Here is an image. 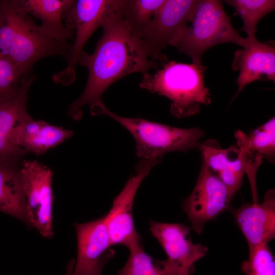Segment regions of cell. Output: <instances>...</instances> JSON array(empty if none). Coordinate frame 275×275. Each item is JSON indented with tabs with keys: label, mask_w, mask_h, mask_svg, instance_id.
Returning a JSON list of instances; mask_svg holds the SVG:
<instances>
[{
	"label": "cell",
	"mask_w": 275,
	"mask_h": 275,
	"mask_svg": "<svg viewBox=\"0 0 275 275\" xmlns=\"http://www.w3.org/2000/svg\"><path fill=\"white\" fill-rule=\"evenodd\" d=\"M150 231L159 242L168 259L177 267L179 275H189L194 264L204 257L208 248L191 239L190 227L178 223H160L150 219Z\"/></svg>",
	"instance_id": "7c38bea8"
},
{
	"label": "cell",
	"mask_w": 275,
	"mask_h": 275,
	"mask_svg": "<svg viewBox=\"0 0 275 275\" xmlns=\"http://www.w3.org/2000/svg\"><path fill=\"white\" fill-rule=\"evenodd\" d=\"M245 141L258 155L273 163L275 160V118L252 130L249 134H244Z\"/></svg>",
	"instance_id": "cb8c5ba5"
},
{
	"label": "cell",
	"mask_w": 275,
	"mask_h": 275,
	"mask_svg": "<svg viewBox=\"0 0 275 275\" xmlns=\"http://www.w3.org/2000/svg\"><path fill=\"white\" fill-rule=\"evenodd\" d=\"M73 135L72 131L33 119L16 125L10 131L11 143L28 153L39 155L60 145Z\"/></svg>",
	"instance_id": "9a60e30c"
},
{
	"label": "cell",
	"mask_w": 275,
	"mask_h": 275,
	"mask_svg": "<svg viewBox=\"0 0 275 275\" xmlns=\"http://www.w3.org/2000/svg\"><path fill=\"white\" fill-rule=\"evenodd\" d=\"M25 201V223L46 238L53 235L51 169L37 160H23L20 166Z\"/></svg>",
	"instance_id": "52a82bcc"
},
{
	"label": "cell",
	"mask_w": 275,
	"mask_h": 275,
	"mask_svg": "<svg viewBox=\"0 0 275 275\" xmlns=\"http://www.w3.org/2000/svg\"><path fill=\"white\" fill-rule=\"evenodd\" d=\"M71 45L52 38L37 25L21 0H0V57L26 74L35 63L57 56L67 58Z\"/></svg>",
	"instance_id": "7a4b0ae2"
},
{
	"label": "cell",
	"mask_w": 275,
	"mask_h": 275,
	"mask_svg": "<svg viewBox=\"0 0 275 275\" xmlns=\"http://www.w3.org/2000/svg\"><path fill=\"white\" fill-rule=\"evenodd\" d=\"M202 153V159L209 169L216 175L236 170L243 167V162L237 146L223 149L216 140L209 139L201 142L198 147Z\"/></svg>",
	"instance_id": "ffe728a7"
},
{
	"label": "cell",
	"mask_w": 275,
	"mask_h": 275,
	"mask_svg": "<svg viewBox=\"0 0 275 275\" xmlns=\"http://www.w3.org/2000/svg\"><path fill=\"white\" fill-rule=\"evenodd\" d=\"M248 246L268 243L275 238V190L270 189L261 203H244L229 210Z\"/></svg>",
	"instance_id": "4fadbf2b"
},
{
	"label": "cell",
	"mask_w": 275,
	"mask_h": 275,
	"mask_svg": "<svg viewBox=\"0 0 275 275\" xmlns=\"http://www.w3.org/2000/svg\"><path fill=\"white\" fill-rule=\"evenodd\" d=\"M249 258L241 265L245 275H275L274 256L268 244L248 246Z\"/></svg>",
	"instance_id": "d4e9b609"
},
{
	"label": "cell",
	"mask_w": 275,
	"mask_h": 275,
	"mask_svg": "<svg viewBox=\"0 0 275 275\" xmlns=\"http://www.w3.org/2000/svg\"><path fill=\"white\" fill-rule=\"evenodd\" d=\"M101 27L102 34L94 52L82 51L78 59L77 64L87 68L89 74L82 93L67 112L75 121L81 119L82 108L87 105L93 116L99 115L104 106L103 94L116 81L133 73H149L159 65L147 55L140 38L127 26L122 9L108 18Z\"/></svg>",
	"instance_id": "6da1fadb"
},
{
	"label": "cell",
	"mask_w": 275,
	"mask_h": 275,
	"mask_svg": "<svg viewBox=\"0 0 275 275\" xmlns=\"http://www.w3.org/2000/svg\"><path fill=\"white\" fill-rule=\"evenodd\" d=\"M35 76L34 73H24L16 65L0 57V105L16 99L26 82Z\"/></svg>",
	"instance_id": "603a6c76"
},
{
	"label": "cell",
	"mask_w": 275,
	"mask_h": 275,
	"mask_svg": "<svg viewBox=\"0 0 275 275\" xmlns=\"http://www.w3.org/2000/svg\"><path fill=\"white\" fill-rule=\"evenodd\" d=\"M88 275H102V272H95V273L89 274Z\"/></svg>",
	"instance_id": "83f0119b"
},
{
	"label": "cell",
	"mask_w": 275,
	"mask_h": 275,
	"mask_svg": "<svg viewBox=\"0 0 275 275\" xmlns=\"http://www.w3.org/2000/svg\"><path fill=\"white\" fill-rule=\"evenodd\" d=\"M161 159H142L135 166L133 174L120 193L114 199L113 205L104 215L112 245H122L129 248L141 242L136 230L132 210L136 191L151 170Z\"/></svg>",
	"instance_id": "30bf717a"
},
{
	"label": "cell",
	"mask_w": 275,
	"mask_h": 275,
	"mask_svg": "<svg viewBox=\"0 0 275 275\" xmlns=\"http://www.w3.org/2000/svg\"><path fill=\"white\" fill-rule=\"evenodd\" d=\"M166 0H124L123 18L139 38Z\"/></svg>",
	"instance_id": "44dd1931"
},
{
	"label": "cell",
	"mask_w": 275,
	"mask_h": 275,
	"mask_svg": "<svg viewBox=\"0 0 275 275\" xmlns=\"http://www.w3.org/2000/svg\"><path fill=\"white\" fill-rule=\"evenodd\" d=\"M237 147L239 149L244 164L245 174L249 180L252 201L254 203H259L256 183V175L258 168L261 165L263 158L252 151L246 144L244 133L237 130L234 134Z\"/></svg>",
	"instance_id": "484cf974"
},
{
	"label": "cell",
	"mask_w": 275,
	"mask_h": 275,
	"mask_svg": "<svg viewBox=\"0 0 275 275\" xmlns=\"http://www.w3.org/2000/svg\"><path fill=\"white\" fill-rule=\"evenodd\" d=\"M30 14L40 19L43 31L62 43L73 40L74 31L67 29L62 19L72 6L74 0H21Z\"/></svg>",
	"instance_id": "e0dca14e"
},
{
	"label": "cell",
	"mask_w": 275,
	"mask_h": 275,
	"mask_svg": "<svg viewBox=\"0 0 275 275\" xmlns=\"http://www.w3.org/2000/svg\"><path fill=\"white\" fill-rule=\"evenodd\" d=\"M75 260L72 259L67 264V271L66 275H72V272L74 269Z\"/></svg>",
	"instance_id": "4316f807"
},
{
	"label": "cell",
	"mask_w": 275,
	"mask_h": 275,
	"mask_svg": "<svg viewBox=\"0 0 275 275\" xmlns=\"http://www.w3.org/2000/svg\"><path fill=\"white\" fill-rule=\"evenodd\" d=\"M21 163L0 161V211L25 223Z\"/></svg>",
	"instance_id": "ac0fdd59"
},
{
	"label": "cell",
	"mask_w": 275,
	"mask_h": 275,
	"mask_svg": "<svg viewBox=\"0 0 275 275\" xmlns=\"http://www.w3.org/2000/svg\"><path fill=\"white\" fill-rule=\"evenodd\" d=\"M189 23L174 47L189 56L196 64L202 65L203 54L215 45L232 43L245 48L258 41L239 35L221 1L198 0Z\"/></svg>",
	"instance_id": "277c9868"
},
{
	"label": "cell",
	"mask_w": 275,
	"mask_h": 275,
	"mask_svg": "<svg viewBox=\"0 0 275 275\" xmlns=\"http://www.w3.org/2000/svg\"><path fill=\"white\" fill-rule=\"evenodd\" d=\"M232 67L239 72L236 95L255 81L266 79L274 81V47L258 40L248 47L236 50Z\"/></svg>",
	"instance_id": "5bb4252c"
},
{
	"label": "cell",
	"mask_w": 275,
	"mask_h": 275,
	"mask_svg": "<svg viewBox=\"0 0 275 275\" xmlns=\"http://www.w3.org/2000/svg\"><path fill=\"white\" fill-rule=\"evenodd\" d=\"M233 198L202 159L196 185L182 203L183 210L191 224V230L201 235L207 222L215 220L221 213L230 210Z\"/></svg>",
	"instance_id": "9c48e42d"
},
{
	"label": "cell",
	"mask_w": 275,
	"mask_h": 275,
	"mask_svg": "<svg viewBox=\"0 0 275 275\" xmlns=\"http://www.w3.org/2000/svg\"><path fill=\"white\" fill-rule=\"evenodd\" d=\"M77 256L72 275H88L102 272L105 263L115 254L104 215L82 224H75Z\"/></svg>",
	"instance_id": "8fae6325"
},
{
	"label": "cell",
	"mask_w": 275,
	"mask_h": 275,
	"mask_svg": "<svg viewBox=\"0 0 275 275\" xmlns=\"http://www.w3.org/2000/svg\"><path fill=\"white\" fill-rule=\"evenodd\" d=\"M101 115L114 119L132 134L136 142V154L142 159H162L163 155L169 152H186L198 148L205 134L204 130L199 127L182 128L141 118L121 117L105 106Z\"/></svg>",
	"instance_id": "5b68a950"
},
{
	"label": "cell",
	"mask_w": 275,
	"mask_h": 275,
	"mask_svg": "<svg viewBox=\"0 0 275 275\" xmlns=\"http://www.w3.org/2000/svg\"><path fill=\"white\" fill-rule=\"evenodd\" d=\"M202 65L167 61L153 74H143L141 88L164 96L171 101V113L178 118L193 116L202 105L211 101L209 89L205 87Z\"/></svg>",
	"instance_id": "3957f363"
},
{
	"label": "cell",
	"mask_w": 275,
	"mask_h": 275,
	"mask_svg": "<svg viewBox=\"0 0 275 275\" xmlns=\"http://www.w3.org/2000/svg\"><path fill=\"white\" fill-rule=\"evenodd\" d=\"M124 0H77L63 15L65 26L76 30L66 59V68L53 75L56 84L67 86L76 79L75 66L82 49L94 32L110 16L122 10Z\"/></svg>",
	"instance_id": "8992f818"
},
{
	"label": "cell",
	"mask_w": 275,
	"mask_h": 275,
	"mask_svg": "<svg viewBox=\"0 0 275 275\" xmlns=\"http://www.w3.org/2000/svg\"><path fill=\"white\" fill-rule=\"evenodd\" d=\"M36 76L31 78L14 100L0 105V161L21 163L28 153L9 140L11 130L18 124L33 119L27 111L28 91Z\"/></svg>",
	"instance_id": "2e32d148"
},
{
	"label": "cell",
	"mask_w": 275,
	"mask_h": 275,
	"mask_svg": "<svg viewBox=\"0 0 275 275\" xmlns=\"http://www.w3.org/2000/svg\"><path fill=\"white\" fill-rule=\"evenodd\" d=\"M198 0H166L140 39L147 55L161 63L167 62L162 51L174 46L190 21Z\"/></svg>",
	"instance_id": "ba28073f"
},
{
	"label": "cell",
	"mask_w": 275,
	"mask_h": 275,
	"mask_svg": "<svg viewBox=\"0 0 275 275\" xmlns=\"http://www.w3.org/2000/svg\"><path fill=\"white\" fill-rule=\"evenodd\" d=\"M225 2L233 7L243 21L241 29L251 39H257L256 32L259 22L274 10V0H227Z\"/></svg>",
	"instance_id": "7402d4cb"
},
{
	"label": "cell",
	"mask_w": 275,
	"mask_h": 275,
	"mask_svg": "<svg viewBox=\"0 0 275 275\" xmlns=\"http://www.w3.org/2000/svg\"><path fill=\"white\" fill-rule=\"evenodd\" d=\"M129 255L118 275H179L176 266L169 259L157 260L147 254L142 243H135L128 248Z\"/></svg>",
	"instance_id": "d6986e66"
}]
</instances>
